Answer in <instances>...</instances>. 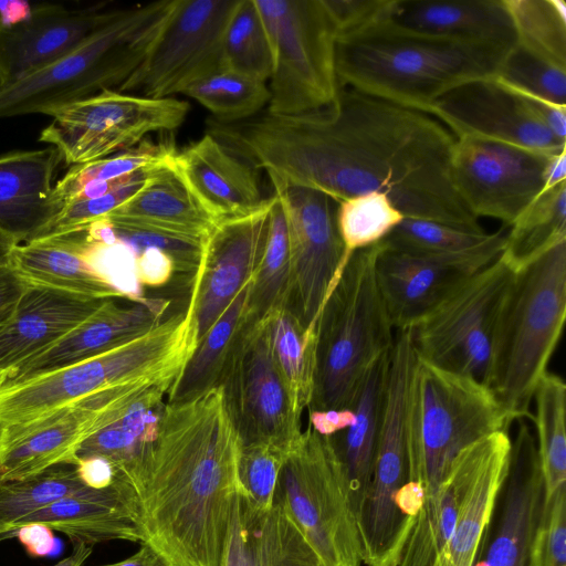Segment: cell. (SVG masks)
<instances>
[{
	"label": "cell",
	"instance_id": "6da1fadb",
	"mask_svg": "<svg viewBox=\"0 0 566 566\" xmlns=\"http://www.w3.org/2000/svg\"><path fill=\"white\" fill-rule=\"evenodd\" d=\"M210 133L254 168L336 202L379 192L405 218L484 231L453 182L455 137L431 115L339 87L321 109L214 122Z\"/></svg>",
	"mask_w": 566,
	"mask_h": 566
},
{
	"label": "cell",
	"instance_id": "7a4b0ae2",
	"mask_svg": "<svg viewBox=\"0 0 566 566\" xmlns=\"http://www.w3.org/2000/svg\"><path fill=\"white\" fill-rule=\"evenodd\" d=\"M242 441L220 385L164 405L140 461L114 480L142 536L169 566H220Z\"/></svg>",
	"mask_w": 566,
	"mask_h": 566
},
{
	"label": "cell",
	"instance_id": "3957f363",
	"mask_svg": "<svg viewBox=\"0 0 566 566\" xmlns=\"http://www.w3.org/2000/svg\"><path fill=\"white\" fill-rule=\"evenodd\" d=\"M512 46L434 36L387 19L337 38L335 69L339 87L429 115L449 91L496 76Z\"/></svg>",
	"mask_w": 566,
	"mask_h": 566
},
{
	"label": "cell",
	"instance_id": "277c9868",
	"mask_svg": "<svg viewBox=\"0 0 566 566\" xmlns=\"http://www.w3.org/2000/svg\"><path fill=\"white\" fill-rule=\"evenodd\" d=\"M566 316V241L514 272L499 313L485 385L514 422L531 402Z\"/></svg>",
	"mask_w": 566,
	"mask_h": 566
},
{
	"label": "cell",
	"instance_id": "5b68a950",
	"mask_svg": "<svg viewBox=\"0 0 566 566\" xmlns=\"http://www.w3.org/2000/svg\"><path fill=\"white\" fill-rule=\"evenodd\" d=\"M175 0L109 10L85 40L53 63L0 86V117L51 116L59 108L117 90L143 63Z\"/></svg>",
	"mask_w": 566,
	"mask_h": 566
},
{
	"label": "cell",
	"instance_id": "8992f818",
	"mask_svg": "<svg viewBox=\"0 0 566 566\" xmlns=\"http://www.w3.org/2000/svg\"><path fill=\"white\" fill-rule=\"evenodd\" d=\"M380 242L356 251L317 318L314 394L310 410L349 408L360 378L394 344V327L375 272Z\"/></svg>",
	"mask_w": 566,
	"mask_h": 566
},
{
	"label": "cell",
	"instance_id": "52a82bcc",
	"mask_svg": "<svg viewBox=\"0 0 566 566\" xmlns=\"http://www.w3.org/2000/svg\"><path fill=\"white\" fill-rule=\"evenodd\" d=\"M512 423L486 385L417 356L408 389V482L426 499L463 449Z\"/></svg>",
	"mask_w": 566,
	"mask_h": 566
},
{
	"label": "cell",
	"instance_id": "ba28073f",
	"mask_svg": "<svg viewBox=\"0 0 566 566\" xmlns=\"http://www.w3.org/2000/svg\"><path fill=\"white\" fill-rule=\"evenodd\" d=\"M198 344L195 303L145 334L98 356L4 385L0 424L23 422L103 390L187 363Z\"/></svg>",
	"mask_w": 566,
	"mask_h": 566
},
{
	"label": "cell",
	"instance_id": "9c48e42d",
	"mask_svg": "<svg viewBox=\"0 0 566 566\" xmlns=\"http://www.w3.org/2000/svg\"><path fill=\"white\" fill-rule=\"evenodd\" d=\"M274 501L325 566H360L357 521L331 437L310 426L290 450Z\"/></svg>",
	"mask_w": 566,
	"mask_h": 566
},
{
	"label": "cell",
	"instance_id": "30bf717a",
	"mask_svg": "<svg viewBox=\"0 0 566 566\" xmlns=\"http://www.w3.org/2000/svg\"><path fill=\"white\" fill-rule=\"evenodd\" d=\"M273 57L268 113L297 115L332 104L339 85L336 32L322 0H253Z\"/></svg>",
	"mask_w": 566,
	"mask_h": 566
},
{
	"label": "cell",
	"instance_id": "8fae6325",
	"mask_svg": "<svg viewBox=\"0 0 566 566\" xmlns=\"http://www.w3.org/2000/svg\"><path fill=\"white\" fill-rule=\"evenodd\" d=\"M501 255L407 328L417 356L485 385L496 322L513 279Z\"/></svg>",
	"mask_w": 566,
	"mask_h": 566
},
{
	"label": "cell",
	"instance_id": "7c38bea8",
	"mask_svg": "<svg viewBox=\"0 0 566 566\" xmlns=\"http://www.w3.org/2000/svg\"><path fill=\"white\" fill-rule=\"evenodd\" d=\"M188 112L189 104L175 97L104 90L55 111L39 140L54 147L66 165L77 166L135 147L151 133L174 130Z\"/></svg>",
	"mask_w": 566,
	"mask_h": 566
},
{
	"label": "cell",
	"instance_id": "4fadbf2b",
	"mask_svg": "<svg viewBox=\"0 0 566 566\" xmlns=\"http://www.w3.org/2000/svg\"><path fill=\"white\" fill-rule=\"evenodd\" d=\"M238 1L175 0L145 60L116 91L169 98L223 69L224 33Z\"/></svg>",
	"mask_w": 566,
	"mask_h": 566
},
{
	"label": "cell",
	"instance_id": "5bb4252c",
	"mask_svg": "<svg viewBox=\"0 0 566 566\" xmlns=\"http://www.w3.org/2000/svg\"><path fill=\"white\" fill-rule=\"evenodd\" d=\"M289 231L290 307L304 326L317 322L347 261L336 226L337 202L327 195L268 174Z\"/></svg>",
	"mask_w": 566,
	"mask_h": 566
},
{
	"label": "cell",
	"instance_id": "9a60e30c",
	"mask_svg": "<svg viewBox=\"0 0 566 566\" xmlns=\"http://www.w3.org/2000/svg\"><path fill=\"white\" fill-rule=\"evenodd\" d=\"M218 385L242 446L266 442L290 452L301 416L272 359L265 324L243 327Z\"/></svg>",
	"mask_w": 566,
	"mask_h": 566
},
{
	"label": "cell",
	"instance_id": "2e32d148",
	"mask_svg": "<svg viewBox=\"0 0 566 566\" xmlns=\"http://www.w3.org/2000/svg\"><path fill=\"white\" fill-rule=\"evenodd\" d=\"M551 155L492 140L455 138L453 182L476 219L493 218L511 227L542 193Z\"/></svg>",
	"mask_w": 566,
	"mask_h": 566
},
{
	"label": "cell",
	"instance_id": "e0dca14e",
	"mask_svg": "<svg viewBox=\"0 0 566 566\" xmlns=\"http://www.w3.org/2000/svg\"><path fill=\"white\" fill-rule=\"evenodd\" d=\"M505 233L481 249L454 254H413L380 241L375 272L394 329H407L438 306L463 281L496 260Z\"/></svg>",
	"mask_w": 566,
	"mask_h": 566
},
{
	"label": "cell",
	"instance_id": "ac0fdd59",
	"mask_svg": "<svg viewBox=\"0 0 566 566\" xmlns=\"http://www.w3.org/2000/svg\"><path fill=\"white\" fill-rule=\"evenodd\" d=\"M429 115L455 138L492 140L548 155L566 149L525 101L495 76L449 91L432 104Z\"/></svg>",
	"mask_w": 566,
	"mask_h": 566
},
{
	"label": "cell",
	"instance_id": "d6986e66",
	"mask_svg": "<svg viewBox=\"0 0 566 566\" xmlns=\"http://www.w3.org/2000/svg\"><path fill=\"white\" fill-rule=\"evenodd\" d=\"M516 421L506 479L473 566H530L544 482L535 437L524 419Z\"/></svg>",
	"mask_w": 566,
	"mask_h": 566
},
{
	"label": "cell",
	"instance_id": "ffe728a7",
	"mask_svg": "<svg viewBox=\"0 0 566 566\" xmlns=\"http://www.w3.org/2000/svg\"><path fill=\"white\" fill-rule=\"evenodd\" d=\"M272 198L251 214L216 223L207 234L191 291L198 342L258 268L268 237Z\"/></svg>",
	"mask_w": 566,
	"mask_h": 566
},
{
	"label": "cell",
	"instance_id": "44dd1931",
	"mask_svg": "<svg viewBox=\"0 0 566 566\" xmlns=\"http://www.w3.org/2000/svg\"><path fill=\"white\" fill-rule=\"evenodd\" d=\"M125 385L28 421L0 424V484L39 475L57 464H75L97 417Z\"/></svg>",
	"mask_w": 566,
	"mask_h": 566
},
{
	"label": "cell",
	"instance_id": "7402d4cb",
	"mask_svg": "<svg viewBox=\"0 0 566 566\" xmlns=\"http://www.w3.org/2000/svg\"><path fill=\"white\" fill-rule=\"evenodd\" d=\"M109 10L40 4L14 22L0 20V86L59 60L85 40Z\"/></svg>",
	"mask_w": 566,
	"mask_h": 566
},
{
	"label": "cell",
	"instance_id": "603a6c76",
	"mask_svg": "<svg viewBox=\"0 0 566 566\" xmlns=\"http://www.w3.org/2000/svg\"><path fill=\"white\" fill-rule=\"evenodd\" d=\"M172 164L217 223L251 214L271 198L262 193L256 168L209 132L176 151Z\"/></svg>",
	"mask_w": 566,
	"mask_h": 566
},
{
	"label": "cell",
	"instance_id": "cb8c5ba5",
	"mask_svg": "<svg viewBox=\"0 0 566 566\" xmlns=\"http://www.w3.org/2000/svg\"><path fill=\"white\" fill-rule=\"evenodd\" d=\"M169 304L168 300L148 298L124 306L107 298L61 340L18 367L4 385L18 384L114 349L156 327Z\"/></svg>",
	"mask_w": 566,
	"mask_h": 566
},
{
	"label": "cell",
	"instance_id": "d4e9b609",
	"mask_svg": "<svg viewBox=\"0 0 566 566\" xmlns=\"http://www.w3.org/2000/svg\"><path fill=\"white\" fill-rule=\"evenodd\" d=\"M61 160L52 146L0 155V231L19 244L42 237L63 210L53 184Z\"/></svg>",
	"mask_w": 566,
	"mask_h": 566
},
{
	"label": "cell",
	"instance_id": "484cf974",
	"mask_svg": "<svg viewBox=\"0 0 566 566\" xmlns=\"http://www.w3.org/2000/svg\"><path fill=\"white\" fill-rule=\"evenodd\" d=\"M30 287H44L88 298H125L92 259L86 232L48 234L14 247L9 264Z\"/></svg>",
	"mask_w": 566,
	"mask_h": 566
},
{
	"label": "cell",
	"instance_id": "4316f807",
	"mask_svg": "<svg viewBox=\"0 0 566 566\" xmlns=\"http://www.w3.org/2000/svg\"><path fill=\"white\" fill-rule=\"evenodd\" d=\"M104 301L28 286L12 321L0 334V369L10 376L61 340Z\"/></svg>",
	"mask_w": 566,
	"mask_h": 566
},
{
	"label": "cell",
	"instance_id": "83f0119b",
	"mask_svg": "<svg viewBox=\"0 0 566 566\" xmlns=\"http://www.w3.org/2000/svg\"><path fill=\"white\" fill-rule=\"evenodd\" d=\"M220 566L325 565L275 501L261 512L238 490Z\"/></svg>",
	"mask_w": 566,
	"mask_h": 566
},
{
	"label": "cell",
	"instance_id": "f1b7e54d",
	"mask_svg": "<svg viewBox=\"0 0 566 566\" xmlns=\"http://www.w3.org/2000/svg\"><path fill=\"white\" fill-rule=\"evenodd\" d=\"M29 524L61 532L73 545L142 543L126 491L117 481L104 489L86 485L22 520L17 530Z\"/></svg>",
	"mask_w": 566,
	"mask_h": 566
},
{
	"label": "cell",
	"instance_id": "f546056e",
	"mask_svg": "<svg viewBox=\"0 0 566 566\" xmlns=\"http://www.w3.org/2000/svg\"><path fill=\"white\" fill-rule=\"evenodd\" d=\"M388 20L440 38L506 46L516 43L504 0H394Z\"/></svg>",
	"mask_w": 566,
	"mask_h": 566
},
{
	"label": "cell",
	"instance_id": "4dcf8cb0",
	"mask_svg": "<svg viewBox=\"0 0 566 566\" xmlns=\"http://www.w3.org/2000/svg\"><path fill=\"white\" fill-rule=\"evenodd\" d=\"M390 350L360 378L349 405L355 415L352 426L331 437L356 521L373 476Z\"/></svg>",
	"mask_w": 566,
	"mask_h": 566
},
{
	"label": "cell",
	"instance_id": "1f68e13d",
	"mask_svg": "<svg viewBox=\"0 0 566 566\" xmlns=\"http://www.w3.org/2000/svg\"><path fill=\"white\" fill-rule=\"evenodd\" d=\"M509 431L485 438L484 450L453 531L430 566H473L510 465Z\"/></svg>",
	"mask_w": 566,
	"mask_h": 566
},
{
	"label": "cell",
	"instance_id": "d6a6232c",
	"mask_svg": "<svg viewBox=\"0 0 566 566\" xmlns=\"http://www.w3.org/2000/svg\"><path fill=\"white\" fill-rule=\"evenodd\" d=\"M486 437L463 449L437 489L424 499L398 566H430L447 543L478 470Z\"/></svg>",
	"mask_w": 566,
	"mask_h": 566
},
{
	"label": "cell",
	"instance_id": "836d02e7",
	"mask_svg": "<svg viewBox=\"0 0 566 566\" xmlns=\"http://www.w3.org/2000/svg\"><path fill=\"white\" fill-rule=\"evenodd\" d=\"M174 154L156 165L144 186L108 217L206 237L217 222L177 172L172 164Z\"/></svg>",
	"mask_w": 566,
	"mask_h": 566
},
{
	"label": "cell",
	"instance_id": "e575fe53",
	"mask_svg": "<svg viewBox=\"0 0 566 566\" xmlns=\"http://www.w3.org/2000/svg\"><path fill=\"white\" fill-rule=\"evenodd\" d=\"M252 277L253 274L198 342L191 357L172 382L167 402L184 401L218 386L245 324Z\"/></svg>",
	"mask_w": 566,
	"mask_h": 566
},
{
	"label": "cell",
	"instance_id": "d590c367",
	"mask_svg": "<svg viewBox=\"0 0 566 566\" xmlns=\"http://www.w3.org/2000/svg\"><path fill=\"white\" fill-rule=\"evenodd\" d=\"M263 324L274 365L294 410L301 416L311 406L314 394L317 322L304 326L289 305L273 312Z\"/></svg>",
	"mask_w": 566,
	"mask_h": 566
},
{
	"label": "cell",
	"instance_id": "8d00e7d4",
	"mask_svg": "<svg viewBox=\"0 0 566 566\" xmlns=\"http://www.w3.org/2000/svg\"><path fill=\"white\" fill-rule=\"evenodd\" d=\"M505 234L502 260L514 272L566 241V181L542 192Z\"/></svg>",
	"mask_w": 566,
	"mask_h": 566
},
{
	"label": "cell",
	"instance_id": "74e56055",
	"mask_svg": "<svg viewBox=\"0 0 566 566\" xmlns=\"http://www.w3.org/2000/svg\"><path fill=\"white\" fill-rule=\"evenodd\" d=\"M291 261L283 207L273 193L268 237L249 292L244 326L262 325L270 315L290 305Z\"/></svg>",
	"mask_w": 566,
	"mask_h": 566
},
{
	"label": "cell",
	"instance_id": "f35d334b",
	"mask_svg": "<svg viewBox=\"0 0 566 566\" xmlns=\"http://www.w3.org/2000/svg\"><path fill=\"white\" fill-rule=\"evenodd\" d=\"M537 452L544 482V496L566 486V385L547 371L534 392Z\"/></svg>",
	"mask_w": 566,
	"mask_h": 566
},
{
	"label": "cell",
	"instance_id": "ab89813d",
	"mask_svg": "<svg viewBox=\"0 0 566 566\" xmlns=\"http://www.w3.org/2000/svg\"><path fill=\"white\" fill-rule=\"evenodd\" d=\"M86 485L74 463L57 464L35 476L1 483L0 541L11 537L22 520Z\"/></svg>",
	"mask_w": 566,
	"mask_h": 566
},
{
	"label": "cell",
	"instance_id": "60d3db41",
	"mask_svg": "<svg viewBox=\"0 0 566 566\" xmlns=\"http://www.w3.org/2000/svg\"><path fill=\"white\" fill-rule=\"evenodd\" d=\"M184 94L202 105L222 124L254 117L270 101L266 82L228 69H221L195 83Z\"/></svg>",
	"mask_w": 566,
	"mask_h": 566
},
{
	"label": "cell",
	"instance_id": "b9f144b4",
	"mask_svg": "<svg viewBox=\"0 0 566 566\" xmlns=\"http://www.w3.org/2000/svg\"><path fill=\"white\" fill-rule=\"evenodd\" d=\"M516 43L531 53L566 67V2L504 0Z\"/></svg>",
	"mask_w": 566,
	"mask_h": 566
},
{
	"label": "cell",
	"instance_id": "7bdbcfd3",
	"mask_svg": "<svg viewBox=\"0 0 566 566\" xmlns=\"http://www.w3.org/2000/svg\"><path fill=\"white\" fill-rule=\"evenodd\" d=\"M405 216L385 193L359 195L337 202L336 226L344 260L382 241Z\"/></svg>",
	"mask_w": 566,
	"mask_h": 566
},
{
	"label": "cell",
	"instance_id": "ee69618b",
	"mask_svg": "<svg viewBox=\"0 0 566 566\" xmlns=\"http://www.w3.org/2000/svg\"><path fill=\"white\" fill-rule=\"evenodd\" d=\"M223 69L266 82L273 70L270 42L253 0H239L223 39Z\"/></svg>",
	"mask_w": 566,
	"mask_h": 566
},
{
	"label": "cell",
	"instance_id": "f6af8a7d",
	"mask_svg": "<svg viewBox=\"0 0 566 566\" xmlns=\"http://www.w3.org/2000/svg\"><path fill=\"white\" fill-rule=\"evenodd\" d=\"M175 151L169 144L143 140L135 147L104 159L71 166L62 179L55 184L54 192L65 207L84 186L133 175L140 169L165 161Z\"/></svg>",
	"mask_w": 566,
	"mask_h": 566
},
{
	"label": "cell",
	"instance_id": "bcb514c9",
	"mask_svg": "<svg viewBox=\"0 0 566 566\" xmlns=\"http://www.w3.org/2000/svg\"><path fill=\"white\" fill-rule=\"evenodd\" d=\"M497 232L470 231L444 223L405 218L381 242L385 247L413 254H454L489 244Z\"/></svg>",
	"mask_w": 566,
	"mask_h": 566
},
{
	"label": "cell",
	"instance_id": "7dc6e473",
	"mask_svg": "<svg viewBox=\"0 0 566 566\" xmlns=\"http://www.w3.org/2000/svg\"><path fill=\"white\" fill-rule=\"evenodd\" d=\"M522 92L566 106V67L531 53L515 43L495 76Z\"/></svg>",
	"mask_w": 566,
	"mask_h": 566
},
{
	"label": "cell",
	"instance_id": "c3c4849f",
	"mask_svg": "<svg viewBox=\"0 0 566 566\" xmlns=\"http://www.w3.org/2000/svg\"><path fill=\"white\" fill-rule=\"evenodd\" d=\"M116 238L135 253L155 248L166 253L177 272L196 273L203 252L206 237H195L169 230L107 217Z\"/></svg>",
	"mask_w": 566,
	"mask_h": 566
},
{
	"label": "cell",
	"instance_id": "681fc988",
	"mask_svg": "<svg viewBox=\"0 0 566 566\" xmlns=\"http://www.w3.org/2000/svg\"><path fill=\"white\" fill-rule=\"evenodd\" d=\"M289 452L266 442L242 446L238 465L239 492L258 511L272 509L282 465Z\"/></svg>",
	"mask_w": 566,
	"mask_h": 566
},
{
	"label": "cell",
	"instance_id": "f907efd6",
	"mask_svg": "<svg viewBox=\"0 0 566 566\" xmlns=\"http://www.w3.org/2000/svg\"><path fill=\"white\" fill-rule=\"evenodd\" d=\"M530 566H566V486L543 499L530 547Z\"/></svg>",
	"mask_w": 566,
	"mask_h": 566
},
{
	"label": "cell",
	"instance_id": "816d5d0a",
	"mask_svg": "<svg viewBox=\"0 0 566 566\" xmlns=\"http://www.w3.org/2000/svg\"><path fill=\"white\" fill-rule=\"evenodd\" d=\"M155 166L146 168L135 180L114 191L67 203L43 235L83 231L93 222L108 217L144 186Z\"/></svg>",
	"mask_w": 566,
	"mask_h": 566
},
{
	"label": "cell",
	"instance_id": "f5cc1de1",
	"mask_svg": "<svg viewBox=\"0 0 566 566\" xmlns=\"http://www.w3.org/2000/svg\"><path fill=\"white\" fill-rule=\"evenodd\" d=\"M394 0H322L334 25L336 39L360 31L389 18Z\"/></svg>",
	"mask_w": 566,
	"mask_h": 566
},
{
	"label": "cell",
	"instance_id": "db71d44e",
	"mask_svg": "<svg viewBox=\"0 0 566 566\" xmlns=\"http://www.w3.org/2000/svg\"><path fill=\"white\" fill-rule=\"evenodd\" d=\"M136 255V275L142 286L160 287L176 272L171 259L158 249L147 248Z\"/></svg>",
	"mask_w": 566,
	"mask_h": 566
},
{
	"label": "cell",
	"instance_id": "11a10c76",
	"mask_svg": "<svg viewBox=\"0 0 566 566\" xmlns=\"http://www.w3.org/2000/svg\"><path fill=\"white\" fill-rule=\"evenodd\" d=\"M27 287L9 265L0 266V334L12 321Z\"/></svg>",
	"mask_w": 566,
	"mask_h": 566
},
{
	"label": "cell",
	"instance_id": "9f6ffc18",
	"mask_svg": "<svg viewBox=\"0 0 566 566\" xmlns=\"http://www.w3.org/2000/svg\"><path fill=\"white\" fill-rule=\"evenodd\" d=\"M354 419L350 408L310 410L308 426L321 436L332 437L349 428Z\"/></svg>",
	"mask_w": 566,
	"mask_h": 566
},
{
	"label": "cell",
	"instance_id": "6f0895ef",
	"mask_svg": "<svg viewBox=\"0 0 566 566\" xmlns=\"http://www.w3.org/2000/svg\"><path fill=\"white\" fill-rule=\"evenodd\" d=\"M17 536L31 556L42 557L49 555L54 548L52 530L41 524H29L17 530Z\"/></svg>",
	"mask_w": 566,
	"mask_h": 566
},
{
	"label": "cell",
	"instance_id": "680465c9",
	"mask_svg": "<svg viewBox=\"0 0 566 566\" xmlns=\"http://www.w3.org/2000/svg\"><path fill=\"white\" fill-rule=\"evenodd\" d=\"M80 474L88 486L104 489L114 482L115 473L112 465L98 458L80 460L76 462Z\"/></svg>",
	"mask_w": 566,
	"mask_h": 566
},
{
	"label": "cell",
	"instance_id": "91938a15",
	"mask_svg": "<svg viewBox=\"0 0 566 566\" xmlns=\"http://www.w3.org/2000/svg\"><path fill=\"white\" fill-rule=\"evenodd\" d=\"M566 181V149L548 157L542 192Z\"/></svg>",
	"mask_w": 566,
	"mask_h": 566
},
{
	"label": "cell",
	"instance_id": "94428289",
	"mask_svg": "<svg viewBox=\"0 0 566 566\" xmlns=\"http://www.w3.org/2000/svg\"><path fill=\"white\" fill-rule=\"evenodd\" d=\"M99 566H169L168 563L150 546L142 544L138 552L132 556L112 564Z\"/></svg>",
	"mask_w": 566,
	"mask_h": 566
},
{
	"label": "cell",
	"instance_id": "6125c7cd",
	"mask_svg": "<svg viewBox=\"0 0 566 566\" xmlns=\"http://www.w3.org/2000/svg\"><path fill=\"white\" fill-rule=\"evenodd\" d=\"M92 547L85 544H75L73 552L53 566H82L92 554Z\"/></svg>",
	"mask_w": 566,
	"mask_h": 566
},
{
	"label": "cell",
	"instance_id": "be15d7a7",
	"mask_svg": "<svg viewBox=\"0 0 566 566\" xmlns=\"http://www.w3.org/2000/svg\"><path fill=\"white\" fill-rule=\"evenodd\" d=\"M17 244L19 243L12 237L0 231V266L9 264L11 252Z\"/></svg>",
	"mask_w": 566,
	"mask_h": 566
},
{
	"label": "cell",
	"instance_id": "e7e4bbea",
	"mask_svg": "<svg viewBox=\"0 0 566 566\" xmlns=\"http://www.w3.org/2000/svg\"><path fill=\"white\" fill-rule=\"evenodd\" d=\"M8 377H9V373L0 369V390L7 382Z\"/></svg>",
	"mask_w": 566,
	"mask_h": 566
}]
</instances>
